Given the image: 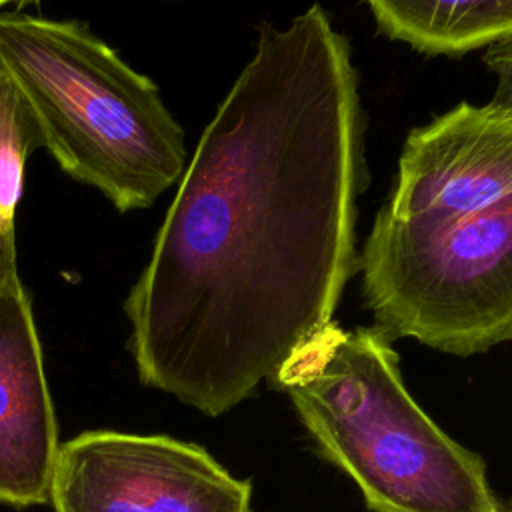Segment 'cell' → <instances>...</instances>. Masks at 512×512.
Instances as JSON below:
<instances>
[{
    "instance_id": "1",
    "label": "cell",
    "mask_w": 512,
    "mask_h": 512,
    "mask_svg": "<svg viewBox=\"0 0 512 512\" xmlns=\"http://www.w3.org/2000/svg\"><path fill=\"white\" fill-rule=\"evenodd\" d=\"M362 172L348 40L318 4L262 24L126 296L140 380L206 416L272 380L356 268Z\"/></svg>"
},
{
    "instance_id": "2",
    "label": "cell",
    "mask_w": 512,
    "mask_h": 512,
    "mask_svg": "<svg viewBox=\"0 0 512 512\" xmlns=\"http://www.w3.org/2000/svg\"><path fill=\"white\" fill-rule=\"evenodd\" d=\"M374 512H500L484 460L416 404L390 338L328 322L270 380Z\"/></svg>"
},
{
    "instance_id": "3",
    "label": "cell",
    "mask_w": 512,
    "mask_h": 512,
    "mask_svg": "<svg viewBox=\"0 0 512 512\" xmlns=\"http://www.w3.org/2000/svg\"><path fill=\"white\" fill-rule=\"evenodd\" d=\"M0 76L40 148L118 212L152 206L186 168L184 130L152 78L74 18L0 10Z\"/></svg>"
},
{
    "instance_id": "4",
    "label": "cell",
    "mask_w": 512,
    "mask_h": 512,
    "mask_svg": "<svg viewBox=\"0 0 512 512\" xmlns=\"http://www.w3.org/2000/svg\"><path fill=\"white\" fill-rule=\"evenodd\" d=\"M376 328L472 356L512 340V198L448 216L380 210L360 256Z\"/></svg>"
},
{
    "instance_id": "5",
    "label": "cell",
    "mask_w": 512,
    "mask_h": 512,
    "mask_svg": "<svg viewBox=\"0 0 512 512\" xmlns=\"http://www.w3.org/2000/svg\"><path fill=\"white\" fill-rule=\"evenodd\" d=\"M54 512H252V486L164 434L86 430L60 444Z\"/></svg>"
},
{
    "instance_id": "6",
    "label": "cell",
    "mask_w": 512,
    "mask_h": 512,
    "mask_svg": "<svg viewBox=\"0 0 512 512\" xmlns=\"http://www.w3.org/2000/svg\"><path fill=\"white\" fill-rule=\"evenodd\" d=\"M398 184L382 212L396 218L476 212L512 198V112L462 102L408 134Z\"/></svg>"
},
{
    "instance_id": "7",
    "label": "cell",
    "mask_w": 512,
    "mask_h": 512,
    "mask_svg": "<svg viewBox=\"0 0 512 512\" xmlns=\"http://www.w3.org/2000/svg\"><path fill=\"white\" fill-rule=\"evenodd\" d=\"M60 452L42 346L22 280L0 284V504L48 502Z\"/></svg>"
},
{
    "instance_id": "8",
    "label": "cell",
    "mask_w": 512,
    "mask_h": 512,
    "mask_svg": "<svg viewBox=\"0 0 512 512\" xmlns=\"http://www.w3.org/2000/svg\"><path fill=\"white\" fill-rule=\"evenodd\" d=\"M380 30L426 54H464L512 36V0H366Z\"/></svg>"
},
{
    "instance_id": "9",
    "label": "cell",
    "mask_w": 512,
    "mask_h": 512,
    "mask_svg": "<svg viewBox=\"0 0 512 512\" xmlns=\"http://www.w3.org/2000/svg\"><path fill=\"white\" fill-rule=\"evenodd\" d=\"M40 148L38 128L12 84L0 76V284L20 280L16 214L28 156Z\"/></svg>"
},
{
    "instance_id": "10",
    "label": "cell",
    "mask_w": 512,
    "mask_h": 512,
    "mask_svg": "<svg viewBox=\"0 0 512 512\" xmlns=\"http://www.w3.org/2000/svg\"><path fill=\"white\" fill-rule=\"evenodd\" d=\"M484 62L498 76L492 104L512 112V36L488 46Z\"/></svg>"
},
{
    "instance_id": "11",
    "label": "cell",
    "mask_w": 512,
    "mask_h": 512,
    "mask_svg": "<svg viewBox=\"0 0 512 512\" xmlns=\"http://www.w3.org/2000/svg\"><path fill=\"white\" fill-rule=\"evenodd\" d=\"M32 2H38V0H0V8H4V6H10V4H16V6H24V4H32Z\"/></svg>"
},
{
    "instance_id": "12",
    "label": "cell",
    "mask_w": 512,
    "mask_h": 512,
    "mask_svg": "<svg viewBox=\"0 0 512 512\" xmlns=\"http://www.w3.org/2000/svg\"><path fill=\"white\" fill-rule=\"evenodd\" d=\"M500 512H512V504H508V506H500Z\"/></svg>"
}]
</instances>
